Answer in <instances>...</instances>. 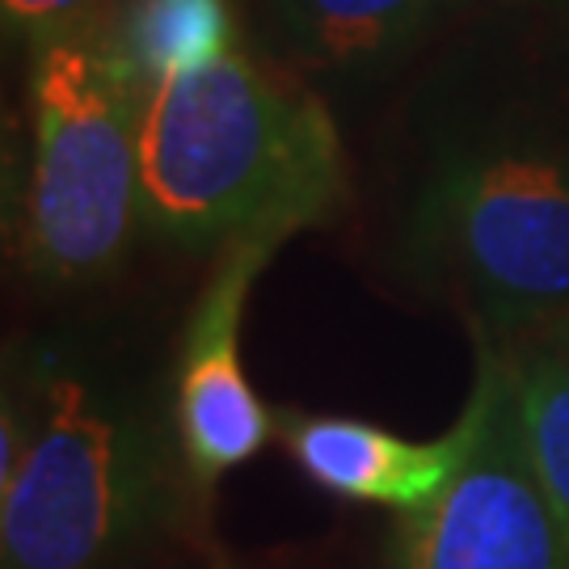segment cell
Returning <instances> with one entry per match:
<instances>
[{"mask_svg":"<svg viewBox=\"0 0 569 569\" xmlns=\"http://www.w3.org/2000/svg\"><path fill=\"white\" fill-rule=\"evenodd\" d=\"M329 106L228 51L140 89V228L186 249L287 244L346 203Z\"/></svg>","mask_w":569,"mask_h":569,"instance_id":"cell-1","label":"cell"},{"mask_svg":"<svg viewBox=\"0 0 569 569\" xmlns=\"http://www.w3.org/2000/svg\"><path fill=\"white\" fill-rule=\"evenodd\" d=\"M140 228V81L110 30L34 39L18 253L42 283H93Z\"/></svg>","mask_w":569,"mask_h":569,"instance_id":"cell-2","label":"cell"},{"mask_svg":"<svg viewBox=\"0 0 569 569\" xmlns=\"http://www.w3.org/2000/svg\"><path fill=\"white\" fill-rule=\"evenodd\" d=\"M164 498L169 451L140 409L42 359L39 430L0 481V569H114Z\"/></svg>","mask_w":569,"mask_h":569,"instance_id":"cell-3","label":"cell"},{"mask_svg":"<svg viewBox=\"0 0 569 569\" xmlns=\"http://www.w3.org/2000/svg\"><path fill=\"white\" fill-rule=\"evenodd\" d=\"M406 253L430 283L477 305L489 329L569 308V152L540 140L448 148L418 182Z\"/></svg>","mask_w":569,"mask_h":569,"instance_id":"cell-4","label":"cell"},{"mask_svg":"<svg viewBox=\"0 0 569 569\" xmlns=\"http://www.w3.org/2000/svg\"><path fill=\"white\" fill-rule=\"evenodd\" d=\"M481 430L427 507L397 515L385 569H569V531L531 465L502 333L472 326Z\"/></svg>","mask_w":569,"mask_h":569,"instance_id":"cell-5","label":"cell"},{"mask_svg":"<svg viewBox=\"0 0 569 569\" xmlns=\"http://www.w3.org/2000/svg\"><path fill=\"white\" fill-rule=\"evenodd\" d=\"M279 249L283 244L262 237L224 244L186 321L173 376V456L203 498L279 435V418L266 409L241 363L244 308Z\"/></svg>","mask_w":569,"mask_h":569,"instance_id":"cell-6","label":"cell"},{"mask_svg":"<svg viewBox=\"0 0 569 569\" xmlns=\"http://www.w3.org/2000/svg\"><path fill=\"white\" fill-rule=\"evenodd\" d=\"M481 430V397L468 392L456 427L439 439H406L367 418L287 413L279 439L308 481L346 502L388 507L397 515L427 507L468 460Z\"/></svg>","mask_w":569,"mask_h":569,"instance_id":"cell-7","label":"cell"},{"mask_svg":"<svg viewBox=\"0 0 569 569\" xmlns=\"http://www.w3.org/2000/svg\"><path fill=\"white\" fill-rule=\"evenodd\" d=\"M451 0H270L283 56L308 68H359L397 56Z\"/></svg>","mask_w":569,"mask_h":569,"instance_id":"cell-8","label":"cell"},{"mask_svg":"<svg viewBox=\"0 0 569 569\" xmlns=\"http://www.w3.org/2000/svg\"><path fill=\"white\" fill-rule=\"evenodd\" d=\"M110 39L143 89L237 51V13L232 0H127Z\"/></svg>","mask_w":569,"mask_h":569,"instance_id":"cell-9","label":"cell"},{"mask_svg":"<svg viewBox=\"0 0 569 569\" xmlns=\"http://www.w3.org/2000/svg\"><path fill=\"white\" fill-rule=\"evenodd\" d=\"M531 465L569 531V355L545 329H498Z\"/></svg>","mask_w":569,"mask_h":569,"instance_id":"cell-10","label":"cell"},{"mask_svg":"<svg viewBox=\"0 0 569 569\" xmlns=\"http://www.w3.org/2000/svg\"><path fill=\"white\" fill-rule=\"evenodd\" d=\"M114 4L119 0H0L9 30H21L30 39L102 26V18Z\"/></svg>","mask_w":569,"mask_h":569,"instance_id":"cell-11","label":"cell"},{"mask_svg":"<svg viewBox=\"0 0 569 569\" xmlns=\"http://www.w3.org/2000/svg\"><path fill=\"white\" fill-rule=\"evenodd\" d=\"M536 329H545L552 342L561 346L569 355V308H561V312H552V317H545V321H536Z\"/></svg>","mask_w":569,"mask_h":569,"instance_id":"cell-12","label":"cell"}]
</instances>
